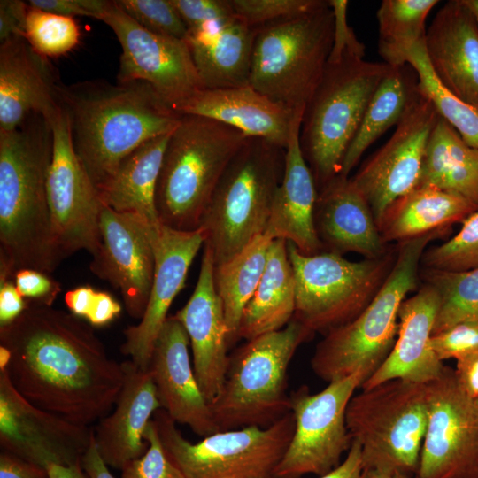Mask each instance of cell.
Wrapping results in <instances>:
<instances>
[{"instance_id": "2e32d148", "label": "cell", "mask_w": 478, "mask_h": 478, "mask_svg": "<svg viewBox=\"0 0 478 478\" xmlns=\"http://www.w3.org/2000/svg\"><path fill=\"white\" fill-rule=\"evenodd\" d=\"M428 422L413 478H478V404L454 369L426 383Z\"/></svg>"}, {"instance_id": "8d00e7d4", "label": "cell", "mask_w": 478, "mask_h": 478, "mask_svg": "<svg viewBox=\"0 0 478 478\" xmlns=\"http://www.w3.org/2000/svg\"><path fill=\"white\" fill-rule=\"evenodd\" d=\"M437 0H383L376 12L378 50L390 66L405 65L407 52L425 42L426 19Z\"/></svg>"}, {"instance_id": "9a60e30c", "label": "cell", "mask_w": 478, "mask_h": 478, "mask_svg": "<svg viewBox=\"0 0 478 478\" xmlns=\"http://www.w3.org/2000/svg\"><path fill=\"white\" fill-rule=\"evenodd\" d=\"M100 20L112 28L121 47L117 82H146L175 111L203 89L185 40L147 30L115 1H107Z\"/></svg>"}, {"instance_id": "d590c367", "label": "cell", "mask_w": 478, "mask_h": 478, "mask_svg": "<svg viewBox=\"0 0 478 478\" xmlns=\"http://www.w3.org/2000/svg\"><path fill=\"white\" fill-rule=\"evenodd\" d=\"M271 241L258 235L234 257L214 265V286L223 307L228 348L239 340L242 315L264 273Z\"/></svg>"}, {"instance_id": "7a4b0ae2", "label": "cell", "mask_w": 478, "mask_h": 478, "mask_svg": "<svg viewBox=\"0 0 478 478\" xmlns=\"http://www.w3.org/2000/svg\"><path fill=\"white\" fill-rule=\"evenodd\" d=\"M52 148L51 122L40 114L0 131V283L20 269L50 274L61 263L47 197Z\"/></svg>"}, {"instance_id": "5bb4252c", "label": "cell", "mask_w": 478, "mask_h": 478, "mask_svg": "<svg viewBox=\"0 0 478 478\" xmlns=\"http://www.w3.org/2000/svg\"><path fill=\"white\" fill-rule=\"evenodd\" d=\"M50 122L53 148L47 197L56 251L60 261L81 250L94 255L101 245L103 203L74 150L62 104Z\"/></svg>"}, {"instance_id": "f1b7e54d", "label": "cell", "mask_w": 478, "mask_h": 478, "mask_svg": "<svg viewBox=\"0 0 478 478\" xmlns=\"http://www.w3.org/2000/svg\"><path fill=\"white\" fill-rule=\"evenodd\" d=\"M176 112L219 121L248 137L262 138L285 149L296 111L274 103L246 85L203 89L178 106Z\"/></svg>"}, {"instance_id": "94428289", "label": "cell", "mask_w": 478, "mask_h": 478, "mask_svg": "<svg viewBox=\"0 0 478 478\" xmlns=\"http://www.w3.org/2000/svg\"><path fill=\"white\" fill-rule=\"evenodd\" d=\"M366 478H413L397 471L370 470L366 472Z\"/></svg>"}, {"instance_id": "8992f818", "label": "cell", "mask_w": 478, "mask_h": 478, "mask_svg": "<svg viewBox=\"0 0 478 478\" xmlns=\"http://www.w3.org/2000/svg\"><path fill=\"white\" fill-rule=\"evenodd\" d=\"M285 149L248 137L220 177L201 220L214 265L265 232L284 169Z\"/></svg>"}, {"instance_id": "ac0fdd59", "label": "cell", "mask_w": 478, "mask_h": 478, "mask_svg": "<svg viewBox=\"0 0 478 478\" xmlns=\"http://www.w3.org/2000/svg\"><path fill=\"white\" fill-rule=\"evenodd\" d=\"M93 427L73 423L29 403L0 370V445L11 453L46 467L81 462Z\"/></svg>"}, {"instance_id": "7c38bea8", "label": "cell", "mask_w": 478, "mask_h": 478, "mask_svg": "<svg viewBox=\"0 0 478 478\" xmlns=\"http://www.w3.org/2000/svg\"><path fill=\"white\" fill-rule=\"evenodd\" d=\"M152 420L166 453L186 478H277L295 430L290 412L268 428L219 431L192 443L162 408Z\"/></svg>"}, {"instance_id": "83f0119b", "label": "cell", "mask_w": 478, "mask_h": 478, "mask_svg": "<svg viewBox=\"0 0 478 478\" xmlns=\"http://www.w3.org/2000/svg\"><path fill=\"white\" fill-rule=\"evenodd\" d=\"M314 225L324 251L375 258L389 251L367 201L350 178L339 175L318 191Z\"/></svg>"}, {"instance_id": "277c9868", "label": "cell", "mask_w": 478, "mask_h": 478, "mask_svg": "<svg viewBox=\"0 0 478 478\" xmlns=\"http://www.w3.org/2000/svg\"><path fill=\"white\" fill-rule=\"evenodd\" d=\"M247 138L219 121L182 115L170 135L157 182L159 222L179 231L199 229L220 177Z\"/></svg>"}, {"instance_id": "8fae6325", "label": "cell", "mask_w": 478, "mask_h": 478, "mask_svg": "<svg viewBox=\"0 0 478 478\" xmlns=\"http://www.w3.org/2000/svg\"><path fill=\"white\" fill-rule=\"evenodd\" d=\"M287 247L295 279L293 319L313 334L326 335L358 317L385 282L397 258L396 250L354 262L329 251L305 255L289 242Z\"/></svg>"}, {"instance_id": "ee69618b", "label": "cell", "mask_w": 478, "mask_h": 478, "mask_svg": "<svg viewBox=\"0 0 478 478\" xmlns=\"http://www.w3.org/2000/svg\"><path fill=\"white\" fill-rule=\"evenodd\" d=\"M143 439L148 443L146 451L122 467L121 478H186L166 453L153 420L149 422Z\"/></svg>"}, {"instance_id": "7bdbcfd3", "label": "cell", "mask_w": 478, "mask_h": 478, "mask_svg": "<svg viewBox=\"0 0 478 478\" xmlns=\"http://www.w3.org/2000/svg\"><path fill=\"white\" fill-rule=\"evenodd\" d=\"M326 0H231L235 16L252 27L298 17L323 6Z\"/></svg>"}, {"instance_id": "be15d7a7", "label": "cell", "mask_w": 478, "mask_h": 478, "mask_svg": "<svg viewBox=\"0 0 478 478\" xmlns=\"http://www.w3.org/2000/svg\"><path fill=\"white\" fill-rule=\"evenodd\" d=\"M477 404H478V400H476Z\"/></svg>"}, {"instance_id": "b9f144b4", "label": "cell", "mask_w": 478, "mask_h": 478, "mask_svg": "<svg viewBox=\"0 0 478 478\" xmlns=\"http://www.w3.org/2000/svg\"><path fill=\"white\" fill-rule=\"evenodd\" d=\"M136 23L147 30L185 40L188 28L172 0H115Z\"/></svg>"}, {"instance_id": "816d5d0a", "label": "cell", "mask_w": 478, "mask_h": 478, "mask_svg": "<svg viewBox=\"0 0 478 478\" xmlns=\"http://www.w3.org/2000/svg\"><path fill=\"white\" fill-rule=\"evenodd\" d=\"M0 478H49L46 467L1 451Z\"/></svg>"}, {"instance_id": "6da1fadb", "label": "cell", "mask_w": 478, "mask_h": 478, "mask_svg": "<svg viewBox=\"0 0 478 478\" xmlns=\"http://www.w3.org/2000/svg\"><path fill=\"white\" fill-rule=\"evenodd\" d=\"M0 370L32 405L89 427L112 411L124 382L89 323L35 303L0 327Z\"/></svg>"}, {"instance_id": "484cf974", "label": "cell", "mask_w": 478, "mask_h": 478, "mask_svg": "<svg viewBox=\"0 0 478 478\" xmlns=\"http://www.w3.org/2000/svg\"><path fill=\"white\" fill-rule=\"evenodd\" d=\"M122 366L124 382L114 407L93 427L100 456L108 466L120 470L146 451L145 429L161 408L150 372L131 360L123 362Z\"/></svg>"}, {"instance_id": "e0dca14e", "label": "cell", "mask_w": 478, "mask_h": 478, "mask_svg": "<svg viewBox=\"0 0 478 478\" xmlns=\"http://www.w3.org/2000/svg\"><path fill=\"white\" fill-rule=\"evenodd\" d=\"M439 118L418 81L393 135L350 178L367 201L377 227L387 209L417 187L426 148Z\"/></svg>"}, {"instance_id": "ba28073f", "label": "cell", "mask_w": 478, "mask_h": 478, "mask_svg": "<svg viewBox=\"0 0 478 478\" xmlns=\"http://www.w3.org/2000/svg\"><path fill=\"white\" fill-rule=\"evenodd\" d=\"M390 68L384 62L353 56L328 62L305 108L299 134L301 150L318 191L340 175L367 105Z\"/></svg>"}, {"instance_id": "30bf717a", "label": "cell", "mask_w": 478, "mask_h": 478, "mask_svg": "<svg viewBox=\"0 0 478 478\" xmlns=\"http://www.w3.org/2000/svg\"><path fill=\"white\" fill-rule=\"evenodd\" d=\"M346 426L361 446L366 472L397 471L414 477L428 422L426 383L392 379L351 398Z\"/></svg>"}, {"instance_id": "bcb514c9", "label": "cell", "mask_w": 478, "mask_h": 478, "mask_svg": "<svg viewBox=\"0 0 478 478\" xmlns=\"http://www.w3.org/2000/svg\"><path fill=\"white\" fill-rule=\"evenodd\" d=\"M188 30L235 16L231 0H172Z\"/></svg>"}, {"instance_id": "681fc988", "label": "cell", "mask_w": 478, "mask_h": 478, "mask_svg": "<svg viewBox=\"0 0 478 478\" xmlns=\"http://www.w3.org/2000/svg\"><path fill=\"white\" fill-rule=\"evenodd\" d=\"M27 4L35 8L73 18L90 17L100 20L107 1L104 0H30Z\"/></svg>"}, {"instance_id": "4fadbf2b", "label": "cell", "mask_w": 478, "mask_h": 478, "mask_svg": "<svg viewBox=\"0 0 478 478\" xmlns=\"http://www.w3.org/2000/svg\"><path fill=\"white\" fill-rule=\"evenodd\" d=\"M366 377L361 371L329 382L320 392L301 387L290 396L295 430L280 462L277 478L322 476L341 464L352 438L346 426V409Z\"/></svg>"}, {"instance_id": "836d02e7", "label": "cell", "mask_w": 478, "mask_h": 478, "mask_svg": "<svg viewBox=\"0 0 478 478\" xmlns=\"http://www.w3.org/2000/svg\"><path fill=\"white\" fill-rule=\"evenodd\" d=\"M417 186L456 194L478 206V149L441 117L430 135Z\"/></svg>"}, {"instance_id": "5b68a950", "label": "cell", "mask_w": 478, "mask_h": 478, "mask_svg": "<svg viewBox=\"0 0 478 478\" xmlns=\"http://www.w3.org/2000/svg\"><path fill=\"white\" fill-rule=\"evenodd\" d=\"M446 229L398 243L395 264L368 306L351 321L324 335L311 359L314 374L332 382L361 371L366 380L386 360L398 333V311L415 289L427 245Z\"/></svg>"}, {"instance_id": "3957f363", "label": "cell", "mask_w": 478, "mask_h": 478, "mask_svg": "<svg viewBox=\"0 0 478 478\" xmlns=\"http://www.w3.org/2000/svg\"><path fill=\"white\" fill-rule=\"evenodd\" d=\"M61 104L74 150L96 190L135 149L172 133L181 114L143 81L63 85Z\"/></svg>"}, {"instance_id": "7dc6e473", "label": "cell", "mask_w": 478, "mask_h": 478, "mask_svg": "<svg viewBox=\"0 0 478 478\" xmlns=\"http://www.w3.org/2000/svg\"><path fill=\"white\" fill-rule=\"evenodd\" d=\"M334 13V35L329 63L341 60L344 56L364 58L365 46L358 41L347 21V0H329Z\"/></svg>"}, {"instance_id": "f6af8a7d", "label": "cell", "mask_w": 478, "mask_h": 478, "mask_svg": "<svg viewBox=\"0 0 478 478\" xmlns=\"http://www.w3.org/2000/svg\"><path fill=\"white\" fill-rule=\"evenodd\" d=\"M430 348L443 360L459 358L478 350V320H467L434 335Z\"/></svg>"}, {"instance_id": "f5cc1de1", "label": "cell", "mask_w": 478, "mask_h": 478, "mask_svg": "<svg viewBox=\"0 0 478 478\" xmlns=\"http://www.w3.org/2000/svg\"><path fill=\"white\" fill-rule=\"evenodd\" d=\"M27 305L15 283L9 281L0 284V327L16 320Z\"/></svg>"}, {"instance_id": "52a82bcc", "label": "cell", "mask_w": 478, "mask_h": 478, "mask_svg": "<svg viewBox=\"0 0 478 478\" xmlns=\"http://www.w3.org/2000/svg\"><path fill=\"white\" fill-rule=\"evenodd\" d=\"M313 333L292 319L282 329L246 341L229 356L224 383L210 405L220 431L268 428L291 412L288 369Z\"/></svg>"}, {"instance_id": "e575fe53", "label": "cell", "mask_w": 478, "mask_h": 478, "mask_svg": "<svg viewBox=\"0 0 478 478\" xmlns=\"http://www.w3.org/2000/svg\"><path fill=\"white\" fill-rule=\"evenodd\" d=\"M418 86V76L408 64L391 66L364 113L343 161L340 175L349 178L366 150L389 127L397 125Z\"/></svg>"}, {"instance_id": "9f6ffc18", "label": "cell", "mask_w": 478, "mask_h": 478, "mask_svg": "<svg viewBox=\"0 0 478 478\" xmlns=\"http://www.w3.org/2000/svg\"><path fill=\"white\" fill-rule=\"evenodd\" d=\"M320 478H366V472L362 462L360 444L352 440L351 446L344 460L337 467L320 476Z\"/></svg>"}, {"instance_id": "c3c4849f", "label": "cell", "mask_w": 478, "mask_h": 478, "mask_svg": "<svg viewBox=\"0 0 478 478\" xmlns=\"http://www.w3.org/2000/svg\"><path fill=\"white\" fill-rule=\"evenodd\" d=\"M14 283L24 298L32 303L52 306L61 284L49 274L35 269H20L14 275Z\"/></svg>"}, {"instance_id": "db71d44e", "label": "cell", "mask_w": 478, "mask_h": 478, "mask_svg": "<svg viewBox=\"0 0 478 478\" xmlns=\"http://www.w3.org/2000/svg\"><path fill=\"white\" fill-rule=\"evenodd\" d=\"M454 372L462 390L478 400V350L458 358Z\"/></svg>"}, {"instance_id": "d6a6232c", "label": "cell", "mask_w": 478, "mask_h": 478, "mask_svg": "<svg viewBox=\"0 0 478 478\" xmlns=\"http://www.w3.org/2000/svg\"><path fill=\"white\" fill-rule=\"evenodd\" d=\"M171 134L144 143L123 159L112 177L97 189L104 204L116 212L138 214L153 226L160 223L155 193Z\"/></svg>"}, {"instance_id": "ffe728a7", "label": "cell", "mask_w": 478, "mask_h": 478, "mask_svg": "<svg viewBox=\"0 0 478 478\" xmlns=\"http://www.w3.org/2000/svg\"><path fill=\"white\" fill-rule=\"evenodd\" d=\"M152 243L155 271L148 304L139 323L124 330L120 347L121 353L143 370H148L157 337L195 257L204 245V235L200 228L179 231L159 223L152 227Z\"/></svg>"}, {"instance_id": "d4e9b609", "label": "cell", "mask_w": 478, "mask_h": 478, "mask_svg": "<svg viewBox=\"0 0 478 478\" xmlns=\"http://www.w3.org/2000/svg\"><path fill=\"white\" fill-rule=\"evenodd\" d=\"M304 111L297 110L291 122L282 179L264 235L271 240H286L301 253L313 255L323 251V248L314 225L318 190L299 142Z\"/></svg>"}, {"instance_id": "91938a15", "label": "cell", "mask_w": 478, "mask_h": 478, "mask_svg": "<svg viewBox=\"0 0 478 478\" xmlns=\"http://www.w3.org/2000/svg\"><path fill=\"white\" fill-rule=\"evenodd\" d=\"M49 478H89L81 463L70 466L50 463L46 466Z\"/></svg>"}, {"instance_id": "11a10c76", "label": "cell", "mask_w": 478, "mask_h": 478, "mask_svg": "<svg viewBox=\"0 0 478 478\" xmlns=\"http://www.w3.org/2000/svg\"><path fill=\"white\" fill-rule=\"evenodd\" d=\"M120 312V304L109 293L96 291L86 320L91 326H104L118 317Z\"/></svg>"}, {"instance_id": "f907efd6", "label": "cell", "mask_w": 478, "mask_h": 478, "mask_svg": "<svg viewBox=\"0 0 478 478\" xmlns=\"http://www.w3.org/2000/svg\"><path fill=\"white\" fill-rule=\"evenodd\" d=\"M28 4L19 0L0 1V41L23 37Z\"/></svg>"}, {"instance_id": "d6986e66", "label": "cell", "mask_w": 478, "mask_h": 478, "mask_svg": "<svg viewBox=\"0 0 478 478\" xmlns=\"http://www.w3.org/2000/svg\"><path fill=\"white\" fill-rule=\"evenodd\" d=\"M152 227L138 214L116 212L103 204L101 245L89 264L96 276L120 291L126 311L137 320L144 314L154 278Z\"/></svg>"}, {"instance_id": "ab89813d", "label": "cell", "mask_w": 478, "mask_h": 478, "mask_svg": "<svg viewBox=\"0 0 478 478\" xmlns=\"http://www.w3.org/2000/svg\"><path fill=\"white\" fill-rule=\"evenodd\" d=\"M24 38L45 58L58 57L73 50L81 32L73 18L45 12L28 4Z\"/></svg>"}, {"instance_id": "f546056e", "label": "cell", "mask_w": 478, "mask_h": 478, "mask_svg": "<svg viewBox=\"0 0 478 478\" xmlns=\"http://www.w3.org/2000/svg\"><path fill=\"white\" fill-rule=\"evenodd\" d=\"M256 33L237 17L188 30L185 41L203 89L249 85Z\"/></svg>"}, {"instance_id": "f35d334b", "label": "cell", "mask_w": 478, "mask_h": 478, "mask_svg": "<svg viewBox=\"0 0 478 478\" xmlns=\"http://www.w3.org/2000/svg\"><path fill=\"white\" fill-rule=\"evenodd\" d=\"M422 276L440 298L432 335L460 322L478 320V267L464 272L425 268Z\"/></svg>"}, {"instance_id": "7402d4cb", "label": "cell", "mask_w": 478, "mask_h": 478, "mask_svg": "<svg viewBox=\"0 0 478 478\" xmlns=\"http://www.w3.org/2000/svg\"><path fill=\"white\" fill-rule=\"evenodd\" d=\"M213 271L212 251L204 245L195 289L186 305L173 315L188 334L193 370L210 405L220 393L229 362L227 328L215 289Z\"/></svg>"}, {"instance_id": "4dcf8cb0", "label": "cell", "mask_w": 478, "mask_h": 478, "mask_svg": "<svg viewBox=\"0 0 478 478\" xmlns=\"http://www.w3.org/2000/svg\"><path fill=\"white\" fill-rule=\"evenodd\" d=\"M477 210V205L456 194L417 186L387 209L378 228L384 243H401L464 222Z\"/></svg>"}, {"instance_id": "6125c7cd", "label": "cell", "mask_w": 478, "mask_h": 478, "mask_svg": "<svg viewBox=\"0 0 478 478\" xmlns=\"http://www.w3.org/2000/svg\"><path fill=\"white\" fill-rule=\"evenodd\" d=\"M463 2L470 9L478 24V0H463Z\"/></svg>"}, {"instance_id": "cb8c5ba5", "label": "cell", "mask_w": 478, "mask_h": 478, "mask_svg": "<svg viewBox=\"0 0 478 478\" xmlns=\"http://www.w3.org/2000/svg\"><path fill=\"white\" fill-rule=\"evenodd\" d=\"M425 49L440 82L478 109V24L463 0H451L427 30Z\"/></svg>"}, {"instance_id": "1f68e13d", "label": "cell", "mask_w": 478, "mask_h": 478, "mask_svg": "<svg viewBox=\"0 0 478 478\" xmlns=\"http://www.w3.org/2000/svg\"><path fill=\"white\" fill-rule=\"evenodd\" d=\"M295 279L287 241L272 240L264 273L246 305L240 323L239 339L246 341L286 327L294 317Z\"/></svg>"}, {"instance_id": "603a6c76", "label": "cell", "mask_w": 478, "mask_h": 478, "mask_svg": "<svg viewBox=\"0 0 478 478\" xmlns=\"http://www.w3.org/2000/svg\"><path fill=\"white\" fill-rule=\"evenodd\" d=\"M60 81L47 58L23 37L0 45V131H11L32 114L51 121L61 108Z\"/></svg>"}, {"instance_id": "4316f807", "label": "cell", "mask_w": 478, "mask_h": 478, "mask_svg": "<svg viewBox=\"0 0 478 478\" xmlns=\"http://www.w3.org/2000/svg\"><path fill=\"white\" fill-rule=\"evenodd\" d=\"M439 303L436 289L427 283L403 301L394 347L378 370L362 384V389L392 379L428 383L440 376L444 365L430 348Z\"/></svg>"}, {"instance_id": "44dd1931", "label": "cell", "mask_w": 478, "mask_h": 478, "mask_svg": "<svg viewBox=\"0 0 478 478\" xmlns=\"http://www.w3.org/2000/svg\"><path fill=\"white\" fill-rule=\"evenodd\" d=\"M189 345L182 324L174 316H168L157 337L148 371L161 408L176 423L205 437L220 430L197 381Z\"/></svg>"}, {"instance_id": "6f0895ef", "label": "cell", "mask_w": 478, "mask_h": 478, "mask_svg": "<svg viewBox=\"0 0 478 478\" xmlns=\"http://www.w3.org/2000/svg\"><path fill=\"white\" fill-rule=\"evenodd\" d=\"M96 290L90 286H81L67 291L65 303L71 313L77 317L87 318Z\"/></svg>"}, {"instance_id": "60d3db41", "label": "cell", "mask_w": 478, "mask_h": 478, "mask_svg": "<svg viewBox=\"0 0 478 478\" xmlns=\"http://www.w3.org/2000/svg\"><path fill=\"white\" fill-rule=\"evenodd\" d=\"M425 268L464 272L478 267V210L464 222L459 232L444 243L425 251Z\"/></svg>"}, {"instance_id": "74e56055", "label": "cell", "mask_w": 478, "mask_h": 478, "mask_svg": "<svg viewBox=\"0 0 478 478\" xmlns=\"http://www.w3.org/2000/svg\"><path fill=\"white\" fill-rule=\"evenodd\" d=\"M405 63L414 69L420 89L431 100L439 116L467 144L478 149V109L458 98L440 82L428 62L425 42L413 46L407 52Z\"/></svg>"}, {"instance_id": "680465c9", "label": "cell", "mask_w": 478, "mask_h": 478, "mask_svg": "<svg viewBox=\"0 0 478 478\" xmlns=\"http://www.w3.org/2000/svg\"><path fill=\"white\" fill-rule=\"evenodd\" d=\"M81 463L83 470L89 478H114L98 452L94 439V433L90 444L82 457Z\"/></svg>"}, {"instance_id": "9c48e42d", "label": "cell", "mask_w": 478, "mask_h": 478, "mask_svg": "<svg viewBox=\"0 0 478 478\" xmlns=\"http://www.w3.org/2000/svg\"><path fill=\"white\" fill-rule=\"evenodd\" d=\"M333 35L329 1L309 13L257 27L249 85L291 111L305 110L323 76Z\"/></svg>"}]
</instances>
